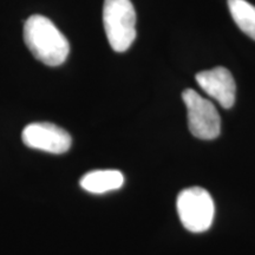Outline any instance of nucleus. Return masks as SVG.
<instances>
[{"label":"nucleus","mask_w":255,"mask_h":255,"mask_svg":"<svg viewBox=\"0 0 255 255\" xmlns=\"http://www.w3.org/2000/svg\"><path fill=\"white\" fill-rule=\"evenodd\" d=\"M177 213L183 227L191 233L208 231L214 220V201L206 189L191 187L177 196Z\"/></svg>","instance_id":"7ed1b4c3"},{"label":"nucleus","mask_w":255,"mask_h":255,"mask_svg":"<svg viewBox=\"0 0 255 255\" xmlns=\"http://www.w3.org/2000/svg\"><path fill=\"white\" fill-rule=\"evenodd\" d=\"M79 184L84 190L92 194H104L120 189L124 184V176L119 170H94L85 174Z\"/></svg>","instance_id":"0eeeda50"},{"label":"nucleus","mask_w":255,"mask_h":255,"mask_svg":"<svg viewBox=\"0 0 255 255\" xmlns=\"http://www.w3.org/2000/svg\"><path fill=\"white\" fill-rule=\"evenodd\" d=\"M196 82L206 94L219 102L225 109H229L235 103L237 84L229 70L218 66L212 70L199 72Z\"/></svg>","instance_id":"423d86ee"},{"label":"nucleus","mask_w":255,"mask_h":255,"mask_svg":"<svg viewBox=\"0 0 255 255\" xmlns=\"http://www.w3.org/2000/svg\"><path fill=\"white\" fill-rule=\"evenodd\" d=\"M24 40L34 58L49 66H58L65 62L70 44L49 18L34 14L25 21Z\"/></svg>","instance_id":"f257e3e1"},{"label":"nucleus","mask_w":255,"mask_h":255,"mask_svg":"<svg viewBox=\"0 0 255 255\" xmlns=\"http://www.w3.org/2000/svg\"><path fill=\"white\" fill-rule=\"evenodd\" d=\"M228 7L241 31L255 40V6L246 0H228Z\"/></svg>","instance_id":"6e6552de"},{"label":"nucleus","mask_w":255,"mask_h":255,"mask_svg":"<svg viewBox=\"0 0 255 255\" xmlns=\"http://www.w3.org/2000/svg\"><path fill=\"white\" fill-rule=\"evenodd\" d=\"M103 24L110 46L124 52L136 38V12L130 0H104Z\"/></svg>","instance_id":"f03ea898"},{"label":"nucleus","mask_w":255,"mask_h":255,"mask_svg":"<svg viewBox=\"0 0 255 255\" xmlns=\"http://www.w3.org/2000/svg\"><path fill=\"white\" fill-rule=\"evenodd\" d=\"M188 110V128L200 139H214L221 131V119L212 102L203 98L193 89L182 92Z\"/></svg>","instance_id":"20e7f679"},{"label":"nucleus","mask_w":255,"mask_h":255,"mask_svg":"<svg viewBox=\"0 0 255 255\" xmlns=\"http://www.w3.org/2000/svg\"><path fill=\"white\" fill-rule=\"evenodd\" d=\"M21 138L28 148L51 154H64L72 144L71 136L66 130L49 122L28 124L24 128Z\"/></svg>","instance_id":"39448f33"}]
</instances>
